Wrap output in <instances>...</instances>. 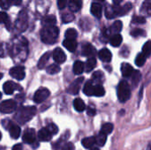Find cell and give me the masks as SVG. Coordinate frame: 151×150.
<instances>
[{
    "instance_id": "obj_29",
    "label": "cell",
    "mask_w": 151,
    "mask_h": 150,
    "mask_svg": "<svg viewBox=\"0 0 151 150\" xmlns=\"http://www.w3.org/2000/svg\"><path fill=\"white\" fill-rule=\"evenodd\" d=\"M104 95H105V90L102 85L97 84L94 86V95L97 97H101V96H104Z\"/></svg>"
},
{
    "instance_id": "obj_6",
    "label": "cell",
    "mask_w": 151,
    "mask_h": 150,
    "mask_svg": "<svg viewBox=\"0 0 151 150\" xmlns=\"http://www.w3.org/2000/svg\"><path fill=\"white\" fill-rule=\"evenodd\" d=\"M50 96V91L47 88H42L40 89H38L34 95V101L36 103H41L42 102H44L48 97Z\"/></svg>"
},
{
    "instance_id": "obj_21",
    "label": "cell",
    "mask_w": 151,
    "mask_h": 150,
    "mask_svg": "<svg viewBox=\"0 0 151 150\" xmlns=\"http://www.w3.org/2000/svg\"><path fill=\"white\" fill-rule=\"evenodd\" d=\"M73 73H74V74H76V75L81 74V73L84 72V70H85L84 63L81 62V61H80V60L75 61V63H74V65H73Z\"/></svg>"
},
{
    "instance_id": "obj_1",
    "label": "cell",
    "mask_w": 151,
    "mask_h": 150,
    "mask_svg": "<svg viewBox=\"0 0 151 150\" xmlns=\"http://www.w3.org/2000/svg\"><path fill=\"white\" fill-rule=\"evenodd\" d=\"M133 5L131 3H127L124 6L119 5H113V6H107L105 8V16L107 19H111L115 17H119L127 14L131 9Z\"/></svg>"
},
{
    "instance_id": "obj_52",
    "label": "cell",
    "mask_w": 151,
    "mask_h": 150,
    "mask_svg": "<svg viewBox=\"0 0 151 150\" xmlns=\"http://www.w3.org/2000/svg\"><path fill=\"white\" fill-rule=\"evenodd\" d=\"M2 78H3V74H2V73H0V80H1Z\"/></svg>"
},
{
    "instance_id": "obj_4",
    "label": "cell",
    "mask_w": 151,
    "mask_h": 150,
    "mask_svg": "<svg viewBox=\"0 0 151 150\" xmlns=\"http://www.w3.org/2000/svg\"><path fill=\"white\" fill-rule=\"evenodd\" d=\"M131 96V89L129 84L123 80L119 84L118 87V98L120 103H126L127 100H129Z\"/></svg>"
},
{
    "instance_id": "obj_48",
    "label": "cell",
    "mask_w": 151,
    "mask_h": 150,
    "mask_svg": "<svg viewBox=\"0 0 151 150\" xmlns=\"http://www.w3.org/2000/svg\"><path fill=\"white\" fill-rule=\"evenodd\" d=\"M10 3H12L14 5H20L22 3V0H10Z\"/></svg>"
},
{
    "instance_id": "obj_14",
    "label": "cell",
    "mask_w": 151,
    "mask_h": 150,
    "mask_svg": "<svg viewBox=\"0 0 151 150\" xmlns=\"http://www.w3.org/2000/svg\"><path fill=\"white\" fill-rule=\"evenodd\" d=\"M63 46H64L65 48H66V50H68L69 51L73 52V51L76 50L78 44H77L76 40L65 39V40H64V42H63Z\"/></svg>"
},
{
    "instance_id": "obj_13",
    "label": "cell",
    "mask_w": 151,
    "mask_h": 150,
    "mask_svg": "<svg viewBox=\"0 0 151 150\" xmlns=\"http://www.w3.org/2000/svg\"><path fill=\"white\" fill-rule=\"evenodd\" d=\"M98 57L99 58L103 61V62H105V63H108L111 60V57H112V55H111V52L108 50V49H103L99 51L98 53Z\"/></svg>"
},
{
    "instance_id": "obj_50",
    "label": "cell",
    "mask_w": 151,
    "mask_h": 150,
    "mask_svg": "<svg viewBox=\"0 0 151 150\" xmlns=\"http://www.w3.org/2000/svg\"><path fill=\"white\" fill-rule=\"evenodd\" d=\"M113 1V3L115 4V5H119L121 2H122V0H112Z\"/></svg>"
},
{
    "instance_id": "obj_39",
    "label": "cell",
    "mask_w": 151,
    "mask_h": 150,
    "mask_svg": "<svg viewBox=\"0 0 151 150\" xmlns=\"http://www.w3.org/2000/svg\"><path fill=\"white\" fill-rule=\"evenodd\" d=\"M150 2L151 0H146V1L142 4V11H144L148 15H150Z\"/></svg>"
},
{
    "instance_id": "obj_42",
    "label": "cell",
    "mask_w": 151,
    "mask_h": 150,
    "mask_svg": "<svg viewBox=\"0 0 151 150\" xmlns=\"http://www.w3.org/2000/svg\"><path fill=\"white\" fill-rule=\"evenodd\" d=\"M133 22L137 23V24H144L146 23V19L145 17H142V16H134Z\"/></svg>"
},
{
    "instance_id": "obj_37",
    "label": "cell",
    "mask_w": 151,
    "mask_h": 150,
    "mask_svg": "<svg viewBox=\"0 0 151 150\" xmlns=\"http://www.w3.org/2000/svg\"><path fill=\"white\" fill-rule=\"evenodd\" d=\"M60 71V67L58 65H50L47 67V72L49 74H57Z\"/></svg>"
},
{
    "instance_id": "obj_34",
    "label": "cell",
    "mask_w": 151,
    "mask_h": 150,
    "mask_svg": "<svg viewBox=\"0 0 151 150\" xmlns=\"http://www.w3.org/2000/svg\"><path fill=\"white\" fill-rule=\"evenodd\" d=\"M146 57L142 53H139L135 58V65L138 66H142L146 62Z\"/></svg>"
},
{
    "instance_id": "obj_25",
    "label": "cell",
    "mask_w": 151,
    "mask_h": 150,
    "mask_svg": "<svg viewBox=\"0 0 151 150\" xmlns=\"http://www.w3.org/2000/svg\"><path fill=\"white\" fill-rule=\"evenodd\" d=\"M106 140H107V135H105L104 133L100 132L95 137V143H96L100 147H103V146H104V144L106 142Z\"/></svg>"
},
{
    "instance_id": "obj_38",
    "label": "cell",
    "mask_w": 151,
    "mask_h": 150,
    "mask_svg": "<svg viewBox=\"0 0 151 150\" xmlns=\"http://www.w3.org/2000/svg\"><path fill=\"white\" fill-rule=\"evenodd\" d=\"M46 129L49 131V133H50L51 135L57 134V133H58V126H57L55 124H53V123H51V124H49V125L47 126Z\"/></svg>"
},
{
    "instance_id": "obj_11",
    "label": "cell",
    "mask_w": 151,
    "mask_h": 150,
    "mask_svg": "<svg viewBox=\"0 0 151 150\" xmlns=\"http://www.w3.org/2000/svg\"><path fill=\"white\" fill-rule=\"evenodd\" d=\"M90 11L92 15H94L97 19H101L102 12H103V7L102 4L99 3H93L90 7Z\"/></svg>"
},
{
    "instance_id": "obj_33",
    "label": "cell",
    "mask_w": 151,
    "mask_h": 150,
    "mask_svg": "<svg viewBox=\"0 0 151 150\" xmlns=\"http://www.w3.org/2000/svg\"><path fill=\"white\" fill-rule=\"evenodd\" d=\"M146 57H149L151 53V44L150 41H148L142 47V52Z\"/></svg>"
},
{
    "instance_id": "obj_15",
    "label": "cell",
    "mask_w": 151,
    "mask_h": 150,
    "mask_svg": "<svg viewBox=\"0 0 151 150\" xmlns=\"http://www.w3.org/2000/svg\"><path fill=\"white\" fill-rule=\"evenodd\" d=\"M68 7L72 12H77L82 7V1L81 0H70Z\"/></svg>"
},
{
    "instance_id": "obj_27",
    "label": "cell",
    "mask_w": 151,
    "mask_h": 150,
    "mask_svg": "<svg viewBox=\"0 0 151 150\" xmlns=\"http://www.w3.org/2000/svg\"><path fill=\"white\" fill-rule=\"evenodd\" d=\"M122 40H123V38H122L121 34H114V35L111 38L110 42H111V44L113 47H119V46L122 43Z\"/></svg>"
},
{
    "instance_id": "obj_44",
    "label": "cell",
    "mask_w": 151,
    "mask_h": 150,
    "mask_svg": "<svg viewBox=\"0 0 151 150\" xmlns=\"http://www.w3.org/2000/svg\"><path fill=\"white\" fill-rule=\"evenodd\" d=\"M62 150H74V146L72 142H66L63 145Z\"/></svg>"
},
{
    "instance_id": "obj_49",
    "label": "cell",
    "mask_w": 151,
    "mask_h": 150,
    "mask_svg": "<svg viewBox=\"0 0 151 150\" xmlns=\"http://www.w3.org/2000/svg\"><path fill=\"white\" fill-rule=\"evenodd\" d=\"M12 150H22V145L21 144H16L13 146Z\"/></svg>"
},
{
    "instance_id": "obj_12",
    "label": "cell",
    "mask_w": 151,
    "mask_h": 150,
    "mask_svg": "<svg viewBox=\"0 0 151 150\" xmlns=\"http://www.w3.org/2000/svg\"><path fill=\"white\" fill-rule=\"evenodd\" d=\"M120 70H121L122 75H123L124 77H126V78L131 77L132 74H133L134 72V67H133L130 64H128V63H123V64L121 65Z\"/></svg>"
},
{
    "instance_id": "obj_10",
    "label": "cell",
    "mask_w": 151,
    "mask_h": 150,
    "mask_svg": "<svg viewBox=\"0 0 151 150\" xmlns=\"http://www.w3.org/2000/svg\"><path fill=\"white\" fill-rule=\"evenodd\" d=\"M83 80H84V78H82V77L76 79V80L71 84V86L69 87L68 92H69L70 94H72V95H77V94L79 93V91H80L81 85V83L83 82Z\"/></svg>"
},
{
    "instance_id": "obj_9",
    "label": "cell",
    "mask_w": 151,
    "mask_h": 150,
    "mask_svg": "<svg viewBox=\"0 0 151 150\" xmlns=\"http://www.w3.org/2000/svg\"><path fill=\"white\" fill-rule=\"evenodd\" d=\"M52 56H53L54 61L58 64H62L66 60V56H65V52L60 48L55 49L52 53Z\"/></svg>"
},
{
    "instance_id": "obj_7",
    "label": "cell",
    "mask_w": 151,
    "mask_h": 150,
    "mask_svg": "<svg viewBox=\"0 0 151 150\" xmlns=\"http://www.w3.org/2000/svg\"><path fill=\"white\" fill-rule=\"evenodd\" d=\"M9 72H10V75L12 78H14V79H16L18 80H22L25 78V75H26L25 69L22 66H14L10 70Z\"/></svg>"
},
{
    "instance_id": "obj_54",
    "label": "cell",
    "mask_w": 151,
    "mask_h": 150,
    "mask_svg": "<svg viewBox=\"0 0 151 150\" xmlns=\"http://www.w3.org/2000/svg\"><path fill=\"white\" fill-rule=\"evenodd\" d=\"M96 1H100V2H103V1H104V0H96Z\"/></svg>"
},
{
    "instance_id": "obj_22",
    "label": "cell",
    "mask_w": 151,
    "mask_h": 150,
    "mask_svg": "<svg viewBox=\"0 0 151 150\" xmlns=\"http://www.w3.org/2000/svg\"><path fill=\"white\" fill-rule=\"evenodd\" d=\"M96 59L92 57H89L87 62H86V65H84L85 66V70L87 72H92L94 70V68L96 67Z\"/></svg>"
},
{
    "instance_id": "obj_8",
    "label": "cell",
    "mask_w": 151,
    "mask_h": 150,
    "mask_svg": "<svg viewBox=\"0 0 151 150\" xmlns=\"http://www.w3.org/2000/svg\"><path fill=\"white\" fill-rule=\"evenodd\" d=\"M36 139V133L35 131L32 128H28L24 132V134L22 136V140L27 144H32L35 142Z\"/></svg>"
},
{
    "instance_id": "obj_35",
    "label": "cell",
    "mask_w": 151,
    "mask_h": 150,
    "mask_svg": "<svg viewBox=\"0 0 151 150\" xmlns=\"http://www.w3.org/2000/svg\"><path fill=\"white\" fill-rule=\"evenodd\" d=\"M141 80V73L139 71H134V73L132 74V83L134 85V87L137 86V84L139 83Z\"/></svg>"
},
{
    "instance_id": "obj_36",
    "label": "cell",
    "mask_w": 151,
    "mask_h": 150,
    "mask_svg": "<svg viewBox=\"0 0 151 150\" xmlns=\"http://www.w3.org/2000/svg\"><path fill=\"white\" fill-rule=\"evenodd\" d=\"M74 19V15L72 12H66L62 15V20L64 23H69Z\"/></svg>"
},
{
    "instance_id": "obj_17",
    "label": "cell",
    "mask_w": 151,
    "mask_h": 150,
    "mask_svg": "<svg viewBox=\"0 0 151 150\" xmlns=\"http://www.w3.org/2000/svg\"><path fill=\"white\" fill-rule=\"evenodd\" d=\"M38 138L42 141H50L52 138V135L49 133L46 128H42L38 132Z\"/></svg>"
},
{
    "instance_id": "obj_51",
    "label": "cell",
    "mask_w": 151,
    "mask_h": 150,
    "mask_svg": "<svg viewBox=\"0 0 151 150\" xmlns=\"http://www.w3.org/2000/svg\"><path fill=\"white\" fill-rule=\"evenodd\" d=\"M91 150H99V149H97V148H92Z\"/></svg>"
},
{
    "instance_id": "obj_41",
    "label": "cell",
    "mask_w": 151,
    "mask_h": 150,
    "mask_svg": "<svg viewBox=\"0 0 151 150\" xmlns=\"http://www.w3.org/2000/svg\"><path fill=\"white\" fill-rule=\"evenodd\" d=\"M102 77H103V73L100 72V71H97V72H95V73L92 75V81H95V82H100L102 80Z\"/></svg>"
},
{
    "instance_id": "obj_40",
    "label": "cell",
    "mask_w": 151,
    "mask_h": 150,
    "mask_svg": "<svg viewBox=\"0 0 151 150\" xmlns=\"http://www.w3.org/2000/svg\"><path fill=\"white\" fill-rule=\"evenodd\" d=\"M131 35L134 37H138V36H142L145 35V31L140 28H135L133 31H131Z\"/></svg>"
},
{
    "instance_id": "obj_23",
    "label": "cell",
    "mask_w": 151,
    "mask_h": 150,
    "mask_svg": "<svg viewBox=\"0 0 151 150\" xmlns=\"http://www.w3.org/2000/svg\"><path fill=\"white\" fill-rule=\"evenodd\" d=\"M10 135L12 139L16 140L19 137L20 135V133H21V130L19 128V126H18L17 125H12L11 127H10Z\"/></svg>"
},
{
    "instance_id": "obj_26",
    "label": "cell",
    "mask_w": 151,
    "mask_h": 150,
    "mask_svg": "<svg viewBox=\"0 0 151 150\" xmlns=\"http://www.w3.org/2000/svg\"><path fill=\"white\" fill-rule=\"evenodd\" d=\"M50 52H47L44 55H42V57L40 58V60L38 61V64H37V66H38L39 69H43L45 67V65L48 63V61L50 59Z\"/></svg>"
},
{
    "instance_id": "obj_53",
    "label": "cell",
    "mask_w": 151,
    "mask_h": 150,
    "mask_svg": "<svg viewBox=\"0 0 151 150\" xmlns=\"http://www.w3.org/2000/svg\"><path fill=\"white\" fill-rule=\"evenodd\" d=\"M1 138H2V134H1V132H0V140H1Z\"/></svg>"
},
{
    "instance_id": "obj_16",
    "label": "cell",
    "mask_w": 151,
    "mask_h": 150,
    "mask_svg": "<svg viewBox=\"0 0 151 150\" xmlns=\"http://www.w3.org/2000/svg\"><path fill=\"white\" fill-rule=\"evenodd\" d=\"M96 53V49L90 44V43H86L82 47V55L85 57H92Z\"/></svg>"
},
{
    "instance_id": "obj_45",
    "label": "cell",
    "mask_w": 151,
    "mask_h": 150,
    "mask_svg": "<svg viewBox=\"0 0 151 150\" xmlns=\"http://www.w3.org/2000/svg\"><path fill=\"white\" fill-rule=\"evenodd\" d=\"M10 5V0H0V7L3 9H8Z\"/></svg>"
},
{
    "instance_id": "obj_28",
    "label": "cell",
    "mask_w": 151,
    "mask_h": 150,
    "mask_svg": "<svg viewBox=\"0 0 151 150\" xmlns=\"http://www.w3.org/2000/svg\"><path fill=\"white\" fill-rule=\"evenodd\" d=\"M81 144L85 149H92L95 144V137H88L84 138L81 141Z\"/></svg>"
},
{
    "instance_id": "obj_2",
    "label": "cell",
    "mask_w": 151,
    "mask_h": 150,
    "mask_svg": "<svg viewBox=\"0 0 151 150\" xmlns=\"http://www.w3.org/2000/svg\"><path fill=\"white\" fill-rule=\"evenodd\" d=\"M59 34V30L57 27H44L41 31V39L42 42L47 44L54 43Z\"/></svg>"
},
{
    "instance_id": "obj_3",
    "label": "cell",
    "mask_w": 151,
    "mask_h": 150,
    "mask_svg": "<svg viewBox=\"0 0 151 150\" xmlns=\"http://www.w3.org/2000/svg\"><path fill=\"white\" fill-rule=\"evenodd\" d=\"M36 113V108L34 106H27L22 107L19 111L17 116L15 117L18 121L21 124L27 123L30 119H32Z\"/></svg>"
},
{
    "instance_id": "obj_46",
    "label": "cell",
    "mask_w": 151,
    "mask_h": 150,
    "mask_svg": "<svg viewBox=\"0 0 151 150\" xmlns=\"http://www.w3.org/2000/svg\"><path fill=\"white\" fill-rule=\"evenodd\" d=\"M66 2L67 0H58V6L59 9H64L66 6Z\"/></svg>"
},
{
    "instance_id": "obj_18",
    "label": "cell",
    "mask_w": 151,
    "mask_h": 150,
    "mask_svg": "<svg viewBox=\"0 0 151 150\" xmlns=\"http://www.w3.org/2000/svg\"><path fill=\"white\" fill-rule=\"evenodd\" d=\"M16 84L12 81H6L4 84V92L6 94V95H12L13 92L15 91L16 89Z\"/></svg>"
},
{
    "instance_id": "obj_5",
    "label": "cell",
    "mask_w": 151,
    "mask_h": 150,
    "mask_svg": "<svg viewBox=\"0 0 151 150\" xmlns=\"http://www.w3.org/2000/svg\"><path fill=\"white\" fill-rule=\"evenodd\" d=\"M17 104L13 100H5L0 103V112L4 114H9L16 110Z\"/></svg>"
},
{
    "instance_id": "obj_30",
    "label": "cell",
    "mask_w": 151,
    "mask_h": 150,
    "mask_svg": "<svg viewBox=\"0 0 151 150\" xmlns=\"http://www.w3.org/2000/svg\"><path fill=\"white\" fill-rule=\"evenodd\" d=\"M65 39H71V40H75L78 36V33L75 29L73 28H69L65 31Z\"/></svg>"
},
{
    "instance_id": "obj_43",
    "label": "cell",
    "mask_w": 151,
    "mask_h": 150,
    "mask_svg": "<svg viewBox=\"0 0 151 150\" xmlns=\"http://www.w3.org/2000/svg\"><path fill=\"white\" fill-rule=\"evenodd\" d=\"M8 21V15L4 11H0V23H6Z\"/></svg>"
},
{
    "instance_id": "obj_19",
    "label": "cell",
    "mask_w": 151,
    "mask_h": 150,
    "mask_svg": "<svg viewBox=\"0 0 151 150\" xmlns=\"http://www.w3.org/2000/svg\"><path fill=\"white\" fill-rule=\"evenodd\" d=\"M42 23L44 27H52L57 23V19L54 15H47L42 19Z\"/></svg>"
},
{
    "instance_id": "obj_47",
    "label": "cell",
    "mask_w": 151,
    "mask_h": 150,
    "mask_svg": "<svg viewBox=\"0 0 151 150\" xmlns=\"http://www.w3.org/2000/svg\"><path fill=\"white\" fill-rule=\"evenodd\" d=\"M88 114L89 116H94L96 114V110L92 108H88Z\"/></svg>"
},
{
    "instance_id": "obj_31",
    "label": "cell",
    "mask_w": 151,
    "mask_h": 150,
    "mask_svg": "<svg viewBox=\"0 0 151 150\" xmlns=\"http://www.w3.org/2000/svg\"><path fill=\"white\" fill-rule=\"evenodd\" d=\"M122 27H123L122 22L120 20H116L112 24V26L111 27V31L113 32V33H119L122 30Z\"/></svg>"
},
{
    "instance_id": "obj_32",
    "label": "cell",
    "mask_w": 151,
    "mask_h": 150,
    "mask_svg": "<svg viewBox=\"0 0 151 150\" xmlns=\"http://www.w3.org/2000/svg\"><path fill=\"white\" fill-rule=\"evenodd\" d=\"M112 131H113V125L111 124V123H106V124H104L102 126L101 133H103L105 135H107V134H110Z\"/></svg>"
},
{
    "instance_id": "obj_24",
    "label": "cell",
    "mask_w": 151,
    "mask_h": 150,
    "mask_svg": "<svg viewBox=\"0 0 151 150\" xmlns=\"http://www.w3.org/2000/svg\"><path fill=\"white\" fill-rule=\"evenodd\" d=\"M94 84H93V82H91V81H88L86 84H85V86H84V88H83V92H84V94L86 95H88V96H92V95H94Z\"/></svg>"
},
{
    "instance_id": "obj_20",
    "label": "cell",
    "mask_w": 151,
    "mask_h": 150,
    "mask_svg": "<svg viewBox=\"0 0 151 150\" xmlns=\"http://www.w3.org/2000/svg\"><path fill=\"white\" fill-rule=\"evenodd\" d=\"M73 107H74V109H75L76 111L82 112L86 109V104H85V103L83 102L82 99H81V98H75L73 100Z\"/></svg>"
}]
</instances>
